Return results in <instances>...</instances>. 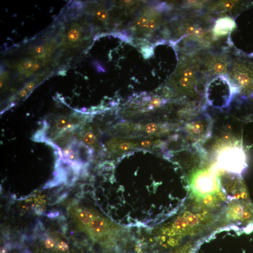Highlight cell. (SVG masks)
Wrapping results in <instances>:
<instances>
[{
	"mask_svg": "<svg viewBox=\"0 0 253 253\" xmlns=\"http://www.w3.org/2000/svg\"><path fill=\"white\" fill-rule=\"evenodd\" d=\"M2 253H6V250L4 249H3V251H2Z\"/></svg>",
	"mask_w": 253,
	"mask_h": 253,
	"instance_id": "cell-21",
	"label": "cell"
},
{
	"mask_svg": "<svg viewBox=\"0 0 253 253\" xmlns=\"http://www.w3.org/2000/svg\"><path fill=\"white\" fill-rule=\"evenodd\" d=\"M84 142L89 145L96 147L97 144V138L93 133L91 131L85 133L83 136Z\"/></svg>",
	"mask_w": 253,
	"mask_h": 253,
	"instance_id": "cell-14",
	"label": "cell"
},
{
	"mask_svg": "<svg viewBox=\"0 0 253 253\" xmlns=\"http://www.w3.org/2000/svg\"><path fill=\"white\" fill-rule=\"evenodd\" d=\"M160 126L154 123H149L145 127V131L148 134H155L159 130Z\"/></svg>",
	"mask_w": 253,
	"mask_h": 253,
	"instance_id": "cell-15",
	"label": "cell"
},
{
	"mask_svg": "<svg viewBox=\"0 0 253 253\" xmlns=\"http://www.w3.org/2000/svg\"><path fill=\"white\" fill-rule=\"evenodd\" d=\"M46 246L47 248H52L53 247V246L55 245V242L54 241L51 240V239H48L46 241Z\"/></svg>",
	"mask_w": 253,
	"mask_h": 253,
	"instance_id": "cell-17",
	"label": "cell"
},
{
	"mask_svg": "<svg viewBox=\"0 0 253 253\" xmlns=\"http://www.w3.org/2000/svg\"><path fill=\"white\" fill-rule=\"evenodd\" d=\"M88 37H89V35L86 33L84 29L77 24L68 31L67 34V40L69 44L76 45L80 44Z\"/></svg>",
	"mask_w": 253,
	"mask_h": 253,
	"instance_id": "cell-12",
	"label": "cell"
},
{
	"mask_svg": "<svg viewBox=\"0 0 253 253\" xmlns=\"http://www.w3.org/2000/svg\"><path fill=\"white\" fill-rule=\"evenodd\" d=\"M213 119L208 112H202L195 114L185 123L182 128L191 144L204 143L212 137Z\"/></svg>",
	"mask_w": 253,
	"mask_h": 253,
	"instance_id": "cell-4",
	"label": "cell"
},
{
	"mask_svg": "<svg viewBox=\"0 0 253 253\" xmlns=\"http://www.w3.org/2000/svg\"><path fill=\"white\" fill-rule=\"evenodd\" d=\"M207 84L205 88L206 102L219 110L228 109L234 96L240 92L228 78L219 76Z\"/></svg>",
	"mask_w": 253,
	"mask_h": 253,
	"instance_id": "cell-2",
	"label": "cell"
},
{
	"mask_svg": "<svg viewBox=\"0 0 253 253\" xmlns=\"http://www.w3.org/2000/svg\"><path fill=\"white\" fill-rule=\"evenodd\" d=\"M28 93V91L26 89H24L22 90L21 91H20L19 93V96L22 98L25 97L26 96Z\"/></svg>",
	"mask_w": 253,
	"mask_h": 253,
	"instance_id": "cell-20",
	"label": "cell"
},
{
	"mask_svg": "<svg viewBox=\"0 0 253 253\" xmlns=\"http://www.w3.org/2000/svg\"><path fill=\"white\" fill-rule=\"evenodd\" d=\"M93 19L95 24L105 26L110 24L111 14L105 5H98L95 8L92 12Z\"/></svg>",
	"mask_w": 253,
	"mask_h": 253,
	"instance_id": "cell-11",
	"label": "cell"
},
{
	"mask_svg": "<svg viewBox=\"0 0 253 253\" xmlns=\"http://www.w3.org/2000/svg\"><path fill=\"white\" fill-rule=\"evenodd\" d=\"M195 21L185 19L178 22L174 29V35L179 40L186 38L187 40L197 42L200 45L209 46L212 39H214L213 35L207 28Z\"/></svg>",
	"mask_w": 253,
	"mask_h": 253,
	"instance_id": "cell-5",
	"label": "cell"
},
{
	"mask_svg": "<svg viewBox=\"0 0 253 253\" xmlns=\"http://www.w3.org/2000/svg\"><path fill=\"white\" fill-rule=\"evenodd\" d=\"M162 18V15L158 11L145 8L135 18L132 24V29L137 34H149L160 27Z\"/></svg>",
	"mask_w": 253,
	"mask_h": 253,
	"instance_id": "cell-6",
	"label": "cell"
},
{
	"mask_svg": "<svg viewBox=\"0 0 253 253\" xmlns=\"http://www.w3.org/2000/svg\"><path fill=\"white\" fill-rule=\"evenodd\" d=\"M200 67V57H183L168 81V87L178 94H193L196 91Z\"/></svg>",
	"mask_w": 253,
	"mask_h": 253,
	"instance_id": "cell-1",
	"label": "cell"
},
{
	"mask_svg": "<svg viewBox=\"0 0 253 253\" xmlns=\"http://www.w3.org/2000/svg\"><path fill=\"white\" fill-rule=\"evenodd\" d=\"M218 181L223 190L233 194L235 198L248 200V193L240 175L226 172L222 174Z\"/></svg>",
	"mask_w": 253,
	"mask_h": 253,
	"instance_id": "cell-7",
	"label": "cell"
},
{
	"mask_svg": "<svg viewBox=\"0 0 253 253\" xmlns=\"http://www.w3.org/2000/svg\"><path fill=\"white\" fill-rule=\"evenodd\" d=\"M252 97H253V95H252Z\"/></svg>",
	"mask_w": 253,
	"mask_h": 253,
	"instance_id": "cell-22",
	"label": "cell"
},
{
	"mask_svg": "<svg viewBox=\"0 0 253 253\" xmlns=\"http://www.w3.org/2000/svg\"><path fill=\"white\" fill-rule=\"evenodd\" d=\"M238 4V1H219L211 6L210 11L216 12H230L236 8Z\"/></svg>",
	"mask_w": 253,
	"mask_h": 253,
	"instance_id": "cell-13",
	"label": "cell"
},
{
	"mask_svg": "<svg viewBox=\"0 0 253 253\" xmlns=\"http://www.w3.org/2000/svg\"><path fill=\"white\" fill-rule=\"evenodd\" d=\"M138 143L129 140L115 138L107 143L106 146L114 154H122L131 151L137 147Z\"/></svg>",
	"mask_w": 253,
	"mask_h": 253,
	"instance_id": "cell-10",
	"label": "cell"
},
{
	"mask_svg": "<svg viewBox=\"0 0 253 253\" xmlns=\"http://www.w3.org/2000/svg\"><path fill=\"white\" fill-rule=\"evenodd\" d=\"M58 248L60 250L65 251L68 248V247L65 243L62 242L59 244V245L58 246Z\"/></svg>",
	"mask_w": 253,
	"mask_h": 253,
	"instance_id": "cell-18",
	"label": "cell"
},
{
	"mask_svg": "<svg viewBox=\"0 0 253 253\" xmlns=\"http://www.w3.org/2000/svg\"><path fill=\"white\" fill-rule=\"evenodd\" d=\"M239 141L222 145L216 150V167L240 175L247 166L246 155Z\"/></svg>",
	"mask_w": 253,
	"mask_h": 253,
	"instance_id": "cell-3",
	"label": "cell"
},
{
	"mask_svg": "<svg viewBox=\"0 0 253 253\" xmlns=\"http://www.w3.org/2000/svg\"><path fill=\"white\" fill-rule=\"evenodd\" d=\"M200 59L203 70L202 71L205 74L213 76H223L228 72L229 62L224 55L211 53L206 55L202 60Z\"/></svg>",
	"mask_w": 253,
	"mask_h": 253,
	"instance_id": "cell-8",
	"label": "cell"
},
{
	"mask_svg": "<svg viewBox=\"0 0 253 253\" xmlns=\"http://www.w3.org/2000/svg\"><path fill=\"white\" fill-rule=\"evenodd\" d=\"M35 84L33 82H31L29 83L28 84H27L25 86V88L26 90H27L28 91H31L33 88L34 87Z\"/></svg>",
	"mask_w": 253,
	"mask_h": 253,
	"instance_id": "cell-19",
	"label": "cell"
},
{
	"mask_svg": "<svg viewBox=\"0 0 253 253\" xmlns=\"http://www.w3.org/2000/svg\"><path fill=\"white\" fill-rule=\"evenodd\" d=\"M68 122V119L67 117L65 116L60 117L57 119V122H56V128L58 130L63 129Z\"/></svg>",
	"mask_w": 253,
	"mask_h": 253,
	"instance_id": "cell-16",
	"label": "cell"
},
{
	"mask_svg": "<svg viewBox=\"0 0 253 253\" xmlns=\"http://www.w3.org/2000/svg\"><path fill=\"white\" fill-rule=\"evenodd\" d=\"M235 28V23L232 18L228 17L219 18L213 26L212 35L214 39L228 35Z\"/></svg>",
	"mask_w": 253,
	"mask_h": 253,
	"instance_id": "cell-9",
	"label": "cell"
}]
</instances>
